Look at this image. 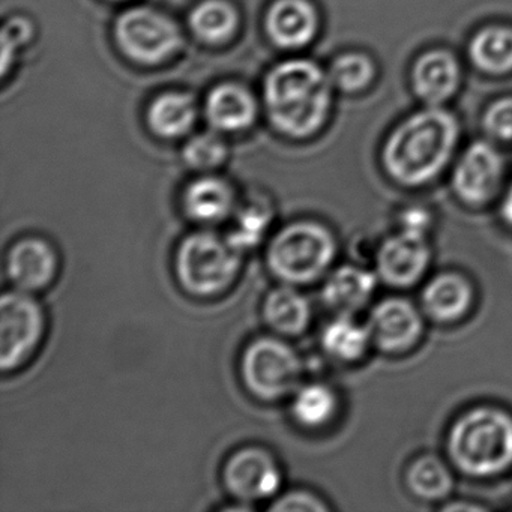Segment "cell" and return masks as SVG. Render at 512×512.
Segmentation results:
<instances>
[{
    "instance_id": "8992f818",
    "label": "cell",
    "mask_w": 512,
    "mask_h": 512,
    "mask_svg": "<svg viewBox=\"0 0 512 512\" xmlns=\"http://www.w3.org/2000/svg\"><path fill=\"white\" fill-rule=\"evenodd\" d=\"M302 376L304 362L287 338L260 335L242 349L239 377L245 391L257 401L290 400L302 385Z\"/></svg>"
},
{
    "instance_id": "44dd1931",
    "label": "cell",
    "mask_w": 512,
    "mask_h": 512,
    "mask_svg": "<svg viewBox=\"0 0 512 512\" xmlns=\"http://www.w3.org/2000/svg\"><path fill=\"white\" fill-rule=\"evenodd\" d=\"M320 347L329 359L353 364L367 355L373 341L367 322L362 323L353 314H334L320 332Z\"/></svg>"
},
{
    "instance_id": "ac0fdd59",
    "label": "cell",
    "mask_w": 512,
    "mask_h": 512,
    "mask_svg": "<svg viewBox=\"0 0 512 512\" xmlns=\"http://www.w3.org/2000/svg\"><path fill=\"white\" fill-rule=\"evenodd\" d=\"M275 220V206L271 199L260 193H250L239 199L232 218L224 232L233 247L248 253L259 247L271 233Z\"/></svg>"
},
{
    "instance_id": "30bf717a",
    "label": "cell",
    "mask_w": 512,
    "mask_h": 512,
    "mask_svg": "<svg viewBox=\"0 0 512 512\" xmlns=\"http://www.w3.org/2000/svg\"><path fill=\"white\" fill-rule=\"evenodd\" d=\"M431 259L433 248L428 236L395 230L374 250V271L380 283L394 289H409L425 277Z\"/></svg>"
},
{
    "instance_id": "7c38bea8",
    "label": "cell",
    "mask_w": 512,
    "mask_h": 512,
    "mask_svg": "<svg viewBox=\"0 0 512 512\" xmlns=\"http://www.w3.org/2000/svg\"><path fill=\"white\" fill-rule=\"evenodd\" d=\"M425 314L403 296H389L374 304L368 314L373 346L388 355L413 349L424 335Z\"/></svg>"
},
{
    "instance_id": "d4e9b609",
    "label": "cell",
    "mask_w": 512,
    "mask_h": 512,
    "mask_svg": "<svg viewBox=\"0 0 512 512\" xmlns=\"http://www.w3.org/2000/svg\"><path fill=\"white\" fill-rule=\"evenodd\" d=\"M470 58L479 70L490 74L512 71V29L491 26L482 29L469 47Z\"/></svg>"
},
{
    "instance_id": "4fadbf2b",
    "label": "cell",
    "mask_w": 512,
    "mask_h": 512,
    "mask_svg": "<svg viewBox=\"0 0 512 512\" xmlns=\"http://www.w3.org/2000/svg\"><path fill=\"white\" fill-rule=\"evenodd\" d=\"M503 179V160L485 142L473 143L458 161L452 175L455 196L469 206H484L499 193Z\"/></svg>"
},
{
    "instance_id": "52a82bcc",
    "label": "cell",
    "mask_w": 512,
    "mask_h": 512,
    "mask_svg": "<svg viewBox=\"0 0 512 512\" xmlns=\"http://www.w3.org/2000/svg\"><path fill=\"white\" fill-rule=\"evenodd\" d=\"M37 295L11 289L0 302V370L16 373L37 355L46 340L47 313Z\"/></svg>"
},
{
    "instance_id": "8fae6325",
    "label": "cell",
    "mask_w": 512,
    "mask_h": 512,
    "mask_svg": "<svg viewBox=\"0 0 512 512\" xmlns=\"http://www.w3.org/2000/svg\"><path fill=\"white\" fill-rule=\"evenodd\" d=\"M59 272L61 256L58 248L44 236H22L5 254V275L11 289L37 295L55 284Z\"/></svg>"
},
{
    "instance_id": "ba28073f",
    "label": "cell",
    "mask_w": 512,
    "mask_h": 512,
    "mask_svg": "<svg viewBox=\"0 0 512 512\" xmlns=\"http://www.w3.org/2000/svg\"><path fill=\"white\" fill-rule=\"evenodd\" d=\"M221 484L236 502L254 508L271 502L283 487V469L271 449L245 445L227 455L221 467Z\"/></svg>"
},
{
    "instance_id": "e575fe53",
    "label": "cell",
    "mask_w": 512,
    "mask_h": 512,
    "mask_svg": "<svg viewBox=\"0 0 512 512\" xmlns=\"http://www.w3.org/2000/svg\"><path fill=\"white\" fill-rule=\"evenodd\" d=\"M499 214L503 223L512 227V185L506 190V193L503 194V199L499 206Z\"/></svg>"
},
{
    "instance_id": "5bb4252c",
    "label": "cell",
    "mask_w": 512,
    "mask_h": 512,
    "mask_svg": "<svg viewBox=\"0 0 512 512\" xmlns=\"http://www.w3.org/2000/svg\"><path fill=\"white\" fill-rule=\"evenodd\" d=\"M239 199L229 182L217 176L194 179L182 194V212L197 227L214 229L227 224Z\"/></svg>"
},
{
    "instance_id": "cb8c5ba5",
    "label": "cell",
    "mask_w": 512,
    "mask_h": 512,
    "mask_svg": "<svg viewBox=\"0 0 512 512\" xmlns=\"http://www.w3.org/2000/svg\"><path fill=\"white\" fill-rule=\"evenodd\" d=\"M206 115L218 130L238 131L247 128L256 118V103L247 89L226 83L208 95Z\"/></svg>"
},
{
    "instance_id": "f1b7e54d",
    "label": "cell",
    "mask_w": 512,
    "mask_h": 512,
    "mask_svg": "<svg viewBox=\"0 0 512 512\" xmlns=\"http://www.w3.org/2000/svg\"><path fill=\"white\" fill-rule=\"evenodd\" d=\"M184 158L193 169L208 172L223 163L226 145L214 134H199L185 145Z\"/></svg>"
},
{
    "instance_id": "6da1fadb",
    "label": "cell",
    "mask_w": 512,
    "mask_h": 512,
    "mask_svg": "<svg viewBox=\"0 0 512 512\" xmlns=\"http://www.w3.org/2000/svg\"><path fill=\"white\" fill-rule=\"evenodd\" d=\"M458 124L439 106L410 116L389 136L383 148V167L403 187L428 184L440 175L454 154Z\"/></svg>"
},
{
    "instance_id": "9c48e42d",
    "label": "cell",
    "mask_w": 512,
    "mask_h": 512,
    "mask_svg": "<svg viewBox=\"0 0 512 512\" xmlns=\"http://www.w3.org/2000/svg\"><path fill=\"white\" fill-rule=\"evenodd\" d=\"M115 34L125 55L140 64H160L181 46L175 23L149 8H134L122 14Z\"/></svg>"
},
{
    "instance_id": "d6986e66",
    "label": "cell",
    "mask_w": 512,
    "mask_h": 512,
    "mask_svg": "<svg viewBox=\"0 0 512 512\" xmlns=\"http://www.w3.org/2000/svg\"><path fill=\"white\" fill-rule=\"evenodd\" d=\"M266 29L277 46L299 49L316 35V10L308 0H277L269 8Z\"/></svg>"
},
{
    "instance_id": "83f0119b",
    "label": "cell",
    "mask_w": 512,
    "mask_h": 512,
    "mask_svg": "<svg viewBox=\"0 0 512 512\" xmlns=\"http://www.w3.org/2000/svg\"><path fill=\"white\" fill-rule=\"evenodd\" d=\"M373 61L362 53H346L335 59L329 77L335 86L346 92H358L367 88L374 79Z\"/></svg>"
},
{
    "instance_id": "7402d4cb",
    "label": "cell",
    "mask_w": 512,
    "mask_h": 512,
    "mask_svg": "<svg viewBox=\"0 0 512 512\" xmlns=\"http://www.w3.org/2000/svg\"><path fill=\"white\" fill-rule=\"evenodd\" d=\"M340 398L328 383H302L290 397V415L304 430L317 431L329 427L337 418Z\"/></svg>"
},
{
    "instance_id": "3957f363",
    "label": "cell",
    "mask_w": 512,
    "mask_h": 512,
    "mask_svg": "<svg viewBox=\"0 0 512 512\" xmlns=\"http://www.w3.org/2000/svg\"><path fill=\"white\" fill-rule=\"evenodd\" d=\"M331 77L307 59L277 65L265 83V100L272 124L290 137L316 133L331 106Z\"/></svg>"
},
{
    "instance_id": "603a6c76",
    "label": "cell",
    "mask_w": 512,
    "mask_h": 512,
    "mask_svg": "<svg viewBox=\"0 0 512 512\" xmlns=\"http://www.w3.org/2000/svg\"><path fill=\"white\" fill-rule=\"evenodd\" d=\"M454 467L436 454H421L410 461L404 472L407 490L424 502H442L455 487Z\"/></svg>"
},
{
    "instance_id": "4dcf8cb0",
    "label": "cell",
    "mask_w": 512,
    "mask_h": 512,
    "mask_svg": "<svg viewBox=\"0 0 512 512\" xmlns=\"http://www.w3.org/2000/svg\"><path fill=\"white\" fill-rule=\"evenodd\" d=\"M484 128L490 136L512 140V98L496 101L484 116Z\"/></svg>"
},
{
    "instance_id": "f546056e",
    "label": "cell",
    "mask_w": 512,
    "mask_h": 512,
    "mask_svg": "<svg viewBox=\"0 0 512 512\" xmlns=\"http://www.w3.org/2000/svg\"><path fill=\"white\" fill-rule=\"evenodd\" d=\"M269 511L274 512H323L331 506L319 494L307 488H293L278 494L268 505Z\"/></svg>"
},
{
    "instance_id": "4316f807",
    "label": "cell",
    "mask_w": 512,
    "mask_h": 512,
    "mask_svg": "<svg viewBox=\"0 0 512 512\" xmlns=\"http://www.w3.org/2000/svg\"><path fill=\"white\" fill-rule=\"evenodd\" d=\"M190 23L200 40L218 44L232 37L238 26V14L223 0H206L193 11Z\"/></svg>"
},
{
    "instance_id": "ffe728a7",
    "label": "cell",
    "mask_w": 512,
    "mask_h": 512,
    "mask_svg": "<svg viewBox=\"0 0 512 512\" xmlns=\"http://www.w3.org/2000/svg\"><path fill=\"white\" fill-rule=\"evenodd\" d=\"M416 95L430 106H439L452 97L460 83V65L445 50L425 53L412 71Z\"/></svg>"
},
{
    "instance_id": "5b68a950",
    "label": "cell",
    "mask_w": 512,
    "mask_h": 512,
    "mask_svg": "<svg viewBox=\"0 0 512 512\" xmlns=\"http://www.w3.org/2000/svg\"><path fill=\"white\" fill-rule=\"evenodd\" d=\"M242 256L224 233L197 227L179 241L173 254V274L185 295L220 298L238 281Z\"/></svg>"
},
{
    "instance_id": "1f68e13d",
    "label": "cell",
    "mask_w": 512,
    "mask_h": 512,
    "mask_svg": "<svg viewBox=\"0 0 512 512\" xmlns=\"http://www.w3.org/2000/svg\"><path fill=\"white\" fill-rule=\"evenodd\" d=\"M434 226L433 212L424 206H409L398 214L397 230L412 235L428 236Z\"/></svg>"
},
{
    "instance_id": "484cf974",
    "label": "cell",
    "mask_w": 512,
    "mask_h": 512,
    "mask_svg": "<svg viewBox=\"0 0 512 512\" xmlns=\"http://www.w3.org/2000/svg\"><path fill=\"white\" fill-rule=\"evenodd\" d=\"M149 124L161 137H179L187 133L196 119L193 98L181 92H169L158 97L149 107Z\"/></svg>"
},
{
    "instance_id": "836d02e7",
    "label": "cell",
    "mask_w": 512,
    "mask_h": 512,
    "mask_svg": "<svg viewBox=\"0 0 512 512\" xmlns=\"http://www.w3.org/2000/svg\"><path fill=\"white\" fill-rule=\"evenodd\" d=\"M484 505L475 502H467V500H458V502L445 503L442 511L461 512V511H485Z\"/></svg>"
},
{
    "instance_id": "7a4b0ae2",
    "label": "cell",
    "mask_w": 512,
    "mask_h": 512,
    "mask_svg": "<svg viewBox=\"0 0 512 512\" xmlns=\"http://www.w3.org/2000/svg\"><path fill=\"white\" fill-rule=\"evenodd\" d=\"M446 457L469 478H496L512 469V413L496 404L469 407L449 425Z\"/></svg>"
},
{
    "instance_id": "e0dca14e",
    "label": "cell",
    "mask_w": 512,
    "mask_h": 512,
    "mask_svg": "<svg viewBox=\"0 0 512 512\" xmlns=\"http://www.w3.org/2000/svg\"><path fill=\"white\" fill-rule=\"evenodd\" d=\"M262 319L271 334L301 337L313 322V307L299 287L278 283L263 299Z\"/></svg>"
},
{
    "instance_id": "277c9868",
    "label": "cell",
    "mask_w": 512,
    "mask_h": 512,
    "mask_svg": "<svg viewBox=\"0 0 512 512\" xmlns=\"http://www.w3.org/2000/svg\"><path fill=\"white\" fill-rule=\"evenodd\" d=\"M337 254L331 227L305 218L284 224L268 239L265 263L278 283L302 287L323 280L334 268Z\"/></svg>"
},
{
    "instance_id": "d6a6232c",
    "label": "cell",
    "mask_w": 512,
    "mask_h": 512,
    "mask_svg": "<svg viewBox=\"0 0 512 512\" xmlns=\"http://www.w3.org/2000/svg\"><path fill=\"white\" fill-rule=\"evenodd\" d=\"M31 35V25L25 19H20V17L11 19L5 25L4 37H2V41H4V62H2V67L7 65L8 58H10L11 53L16 52L17 46L26 43L31 38Z\"/></svg>"
},
{
    "instance_id": "2e32d148",
    "label": "cell",
    "mask_w": 512,
    "mask_h": 512,
    "mask_svg": "<svg viewBox=\"0 0 512 512\" xmlns=\"http://www.w3.org/2000/svg\"><path fill=\"white\" fill-rule=\"evenodd\" d=\"M475 290L466 275L442 271L433 275L421 290V310L437 323H455L469 314Z\"/></svg>"
},
{
    "instance_id": "9a60e30c",
    "label": "cell",
    "mask_w": 512,
    "mask_h": 512,
    "mask_svg": "<svg viewBox=\"0 0 512 512\" xmlns=\"http://www.w3.org/2000/svg\"><path fill=\"white\" fill-rule=\"evenodd\" d=\"M380 283L374 269L364 268L355 263H346L323 278L320 299L323 305L334 314H353L364 310Z\"/></svg>"
}]
</instances>
